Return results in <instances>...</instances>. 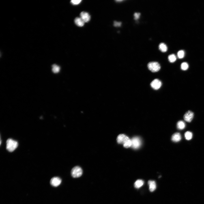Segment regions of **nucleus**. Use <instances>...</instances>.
Listing matches in <instances>:
<instances>
[{
    "label": "nucleus",
    "mask_w": 204,
    "mask_h": 204,
    "mask_svg": "<svg viewBox=\"0 0 204 204\" xmlns=\"http://www.w3.org/2000/svg\"><path fill=\"white\" fill-rule=\"evenodd\" d=\"M80 18L85 22H88L91 19V16L88 13L84 12H82L80 14Z\"/></svg>",
    "instance_id": "nucleus-9"
},
{
    "label": "nucleus",
    "mask_w": 204,
    "mask_h": 204,
    "mask_svg": "<svg viewBox=\"0 0 204 204\" xmlns=\"http://www.w3.org/2000/svg\"><path fill=\"white\" fill-rule=\"evenodd\" d=\"M81 1V0H72L71 2L73 5H76L79 4Z\"/></svg>",
    "instance_id": "nucleus-21"
},
{
    "label": "nucleus",
    "mask_w": 204,
    "mask_h": 204,
    "mask_svg": "<svg viewBox=\"0 0 204 204\" xmlns=\"http://www.w3.org/2000/svg\"><path fill=\"white\" fill-rule=\"evenodd\" d=\"M185 56V52L183 50H179L178 52L177 56L179 58L181 59L184 57Z\"/></svg>",
    "instance_id": "nucleus-20"
},
{
    "label": "nucleus",
    "mask_w": 204,
    "mask_h": 204,
    "mask_svg": "<svg viewBox=\"0 0 204 204\" xmlns=\"http://www.w3.org/2000/svg\"><path fill=\"white\" fill-rule=\"evenodd\" d=\"M168 59L170 62L171 63H173L176 61V57L174 54H172V55H170L168 56Z\"/></svg>",
    "instance_id": "nucleus-18"
},
{
    "label": "nucleus",
    "mask_w": 204,
    "mask_h": 204,
    "mask_svg": "<svg viewBox=\"0 0 204 204\" xmlns=\"http://www.w3.org/2000/svg\"><path fill=\"white\" fill-rule=\"evenodd\" d=\"M60 70V68L58 65L55 64L52 65V71L55 73H59Z\"/></svg>",
    "instance_id": "nucleus-16"
},
{
    "label": "nucleus",
    "mask_w": 204,
    "mask_h": 204,
    "mask_svg": "<svg viewBox=\"0 0 204 204\" xmlns=\"http://www.w3.org/2000/svg\"><path fill=\"white\" fill-rule=\"evenodd\" d=\"M148 67L150 70L153 72H158L160 69V65L157 62H151L148 63Z\"/></svg>",
    "instance_id": "nucleus-4"
},
{
    "label": "nucleus",
    "mask_w": 204,
    "mask_h": 204,
    "mask_svg": "<svg viewBox=\"0 0 204 204\" xmlns=\"http://www.w3.org/2000/svg\"><path fill=\"white\" fill-rule=\"evenodd\" d=\"M181 139V134L178 132L175 133L172 136V141L174 142H178L180 141Z\"/></svg>",
    "instance_id": "nucleus-10"
},
{
    "label": "nucleus",
    "mask_w": 204,
    "mask_h": 204,
    "mask_svg": "<svg viewBox=\"0 0 204 204\" xmlns=\"http://www.w3.org/2000/svg\"><path fill=\"white\" fill-rule=\"evenodd\" d=\"M83 173V170L81 168L78 166L73 168L71 172V175L74 178L80 177L81 176Z\"/></svg>",
    "instance_id": "nucleus-3"
},
{
    "label": "nucleus",
    "mask_w": 204,
    "mask_h": 204,
    "mask_svg": "<svg viewBox=\"0 0 204 204\" xmlns=\"http://www.w3.org/2000/svg\"><path fill=\"white\" fill-rule=\"evenodd\" d=\"M62 182L61 179L58 177H54L50 181V184L55 187H57L61 184Z\"/></svg>",
    "instance_id": "nucleus-8"
},
{
    "label": "nucleus",
    "mask_w": 204,
    "mask_h": 204,
    "mask_svg": "<svg viewBox=\"0 0 204 204\" xmlns=\"http://www.w3.org/2000/svg\"><path fill=\"white\" fill-rule=\"evenodd\" d=\"M151 87L155 90H158L161 86V82L158 79H155L151 82Z\"/></svg>",
    "instance_id": "nucleus-7"
},
{
    "label": "nucleus",
    "mask_w": 204,
    "mask_h": 204,
    "mask_svg": "<svg viewBox=\"0 0 204 204\" xmlns=\"http://www.w3.org/2000/svg\"><path fill=\"white\" fill-rule=\"evenodd\" d=\"M131 140L132 144L131 147L134 149L139 148L141 145V139L137 137L133 138Z\"/></svg>",
    "instance_id": "nucleus-5"
},
{
    "label": "nucleus",
    "mask_w": 204,
    "mask_h": 204,
    "mask_svg": "<svg viewBox=\"0 0 204 204\" xmlns=\"http://www.w3.org/2000/svg\"><path fill=\"white\" fill-rule=\"evenodd\" d=\"M148 184L149 190L151 192L154 191L156 188V184L154 181L150 180L148 181Z\"/></svg>",
    "instance_id": "nucleus-11"
},
{
    "label": "nucleus",
    "mask_w": 204,
    "mask_h": 204,
    "mask_svg": "<svg viewBox=\"0 0 204 204\" xmlns=\"http://www.w3.org/2000/svg\"><path fill=\"white\" fill-rule=\"evenodd\" d=\"M188 65L186 62L183 63L181 65V69L183 70H186L188 68Z\"/></svg>",
    "instance_id": "nucleus-19"
},
{
    "label": "nucleus",
    "mask_w": 204,
    "mask_h": 204,
    "mask_svg": "<svg viewBox=\"0 0 204 204\" xmlns=\"http://www.w3.org/2000/svg\"><path fill=\"white\" fill-rule=\"evenodd\" d=\"M194 116V114L193 112L190 111H188L185 114L184 119L187 122L190 123L193 119Z\"/></svg>",
    "instance_id": "nucleus-6"
},
{
    "label": "nucleus",
    "mask_w": 204,
    "mask_h": 204,
    "mask_svg": "<svg viewBox=\"0 0 204 204\" xmlns=\"http://www.w3.org/2000/svg\"><path fill=\"white\" fill-rule=\"evenodd\" d=\"M140 13H135L134 14V19L135 20H137L139 19L140 16Z\"/></svg>",
    "instance_id": "nucleus-22"
},
{
    "label": "nucleus",
    "mask_w": 204,
    "mask_h": 204,
    "mask_svg": "<svg viewBox=\"0 0 204 204\" xmlns=\"http://www.w3.org/2000/svg\"><path fill=\"white\" fill-rule=\"evenodd\" d=\"M144 183L143 181L142 180H138L135 183L134 186L136 188H139L143 186Z\"/></svg>",
    "instance_id": "nucleus-13"
},
{
    "label": "nucleus",
    "mask_w": 204,
    "mask_h": 204,
    "mask_svg": "<svg viewBox=\"0 0 204 204\" xmlns=\"http://www.w3.org/2000/svg\"><path fill=\"white\" fill-rule=\"evenodd\" d=\"M159 49L162 52H165L168 50V47L166 45L163 43H161L159 45Z\"/></svg>",
    "instance_id": "nucleus-15"
},
{
    "label": "nucleus",
    "mask_w": 204,
    "mask_h": 204,
    "mask_svg": "<svg viewBox=\"0 0 204 204\" xmlns=\"http://www.w3.org/2000/svg\"><path fill=\"white\" fill-rule=\"evenodd\" d=\"M18 142L12 139H9L6 142V149L7 150L12 152L14 151L18 146Z\"/></svg>",
    "instance_id": "nucleus-2"
},
{
    "label": "nucleus",
    "mask_w": 204,
    "mask_h": 204,
    "mask_svg": "<svg viewBox=\"0 0 204 204\" xmlns=\"http://www.w3.org/2000/svg\"><path fill=\"white\" fill-rule=\"evenodd\" d=\"M123 1V0H117L116 1L117 2H120L122 1Z\"/></svg>",
    "instance_id": "nucleus-24"
},
{
    "label": "nucleus",
    "mask_w": 204,
    "mask_h": 204,
    "mask_svg": "<svg viewBox=\"0 0 204 204\" xmlns=\"http://www.w3.org/2000/svg\"><path fill=\"white\" fill-rule=\"evenodd\" d=\"M186 124L184 122L182 121H179L177 123V127L179 130H182L186 127Z\"/></svg>",
    "instance_id": "nucleus-14"
},
{
    "label": "nucleus",
    "mask_w": 204,
    "mask_h": 204,
    "mask_svg": "<svg viewBox=\"0 0 204 204\" xmlns=\"http://www.w3.org/2000/svg\"><path fill=\"white\" fill-rule=\"evenodd\" d=\"M121 22L115 21L114 22V26L115 27H120L121 25Z\"/></svg>",
    "instance_id": "nucleus-23"
},
{
    "label": "nucleus",
    "mask_w": 204,
    "mask_h": 204,
    "mask_svg": "<svg viewBox=\"0 0 204 204\" xmlns=\"http://www.w3.org/2000/svg\"><path fill=\"white\" fill-rule=\"evenodd\" d=\"M74 21L76 25L79 27H83L85 23L81 18L79 17L76 18Z\"/></svg>",
    "instance_id": "nucleus-12"
},
{
    "label": "nucleus",
    "mask_w": 204,
    "mask_h": 204,
    "mask_svg": "<svg viewBox=\"0 0 204 204\" xmlns=\"http://www.w3.org/2000/svg\"><path fill=\"white\" fill-rule=\"evenodd\" d=\"M117 140L118 143L123 144L124 147L126 148H128L131 146V140L128 136L124 134L119 135L117 136Z\"/></svg>",
    "instance_id": "nucleus-1"
},
{
    "label": "nucleus",
    "mask_w": 204,
    "mask_h": 204,
    "mask_svg": "<svg viewBox=\"0 0 204 204\" xmlns=\"http://www.w3.org/2000/svg\"><path fill=\"white\" fill-rule=\"evenodd\" d=\"M185 136L186 139L188 140H190L192 138V134L191 132L187 131L185 134Z\"/></svg>",
    "instance_id": "nucleus-17"
}]
</instances>
